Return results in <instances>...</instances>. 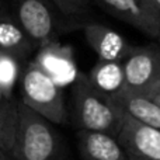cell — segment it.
I'll return each instance as SVG.
<instances>
[{"mask_svg":"<svg viewBox=\"0 0 160 160\" xmlns=\"http://www.w3.org/2000/svg\"><path fill=\"white\" fill-rule=\"evenodd\" d=\"M62 14L72 20L87 21L86 16L90 13L91 0H51Z\"/></svg>","mask_w":160,"mask_h":160,"instance_id":"2e32d148","label":"cell"},{"mask_svg":"<svg viewBox=\"0 0 160 160\" xmlns=\"http://www.w3.org/2000/svg\"><path fill=\"white\" fill-rule=\"evenodd\" d=\"M149 3L156 8V11L160 14V0H149Z\"/></svg>","mask_w":160,"mask_h":160,"instance_id":"ac0fdd59","label":"cell"},{"mask_svg":"<svg viewBox=\"0 0 160 160\" xmlns=\"http://www.w3.org/2000/svg\"><path fill=\"white\" fill-rule=\"evenodd\" d=\"M21 100L28 108L35 111L53 125L69 122V111L65 104L63 90L34 61L27 62L21 72Z\"/></svg>","mask_w":160,"mask_h":160,"instance_id":"277c9868","label":"cell"},{"mask_svg":"<svg viewBox=\"0 0 160 160\" xmlns=\"http://www.w3.org/2000/svg\"><path fill=\"white\" fill-rule=\"evenodd\" d=\"M87 78L97 90L114 97L125 88L124 62L97 61L87 73Z\"/></svg>","mask_w":160,"mask_h":160,"instance_id":"4fadbf2b","label":"cell"},{"mask_svg":"<svg viewBox=\"0 0 160 160\" xmlns=\"http://www.w3.org/2000/svg\"><path fill=\"white\" fill-rule=\"evenodd\" d=\"M21 62L0 51V88L7 98L14 100L13 91L17 80L21 78Z\"/></svg>","mask_w":160,"mask_h":160,"instance_id":"9a60e30c","label":"cell"},{"mask_svg":"<svg viewBox=\"0 0 160 160\" xmlns=\"http://www.w3.org/2000/svg\"><path fill=\"white\" fill-rule=\"evenodd\" d=\"M115 139L128 156L160 160V129L141 124L125 114Z\"/></svg>","mask_w":160,"mask_h":160,"instance_id":"52a82bcc","label":"cell"},{"mask_svg":"<svg viewBox=\"0 0 160 160\" xmlns=\"http://www.w3.org/2000/svg\"><path fill=\"white\" fill-rule=\"evenodd\" d=\"M141 93H145L148 97H150L160 107V73L158 75V78L153 80L143 91H141Z\"/></svg>","mask_w":160,"mask_h":160,"instance_id":"e0dca14e","label":"cell"},{"mask_svg":"<svg viewBox=\"0 0 160 160\" xmlns=\"http://www.w3.org/2000/svg\"><path fill=\"white\" fill-rule=\"evenodd\" d=\"M17 119V101L4 96L0 88V146L10 156ZM11 158V156H10Z\"/></svg>","mask_w":160,"mask_h":160,"instance_id":"5bb4252c","label":"cell"},{"mask_svg":"<svg viewBox=\"0 0 160 160\" xmlns=\"http://www.w3.org/2000/svg\"><path fill=\"white\" fill-rule=\"evenodd\" d=\"M125 90L143 91L160 73V42L135 47L124 61Z\"/></svg>","mask_w":160,"mask_h":160,"instance_id":"ba28073f","label":"cell"},{"mask_svg":"<svg viewBox=\"0 0 160 160\" xmlns=\"http://www.w3.org/2000/svg\"><path fill=\"white\" fill-rule=\"evenodd\" d=\"M34 62L62 88L72 86L80 73L75 61L73 48L61 44L59 41L39 47Z\"/></svg>","mask_w":160,"mask_h":160,"instance_id":"8992f818","label":"cell"},{"mask_svg":"<svg viewBox=\"0 0 160 160\" xmlns=\"http://www.w3.org/2000/svg\"><path fill=\"white\" fill-rule=\"evenodd\" d=\"M0 160H11V158L2 149V148H0Z\"/></svg>","mask_w":160,"mask_h":160,"instance_id":"d6986e66","label":"cell"},{"mask_svg":"<svg viewBox=\"0 0 160 160\" xmlns=\"http://www.w3.org/2000/svg\"><path fill=\"white\" fill-rule=\"evenodd\" d=\"M107 13L160 41V14L149 0H96Z\"/></svg>","mask_w":160,"mask_h":160,"instance_id":"5b68a950","label":"cell"},{"mask_svg":"<svg viewBox=\"0 0 160 160\" xmlns=\"http://www.w3.org/2000/svg\"><path fill=\"white\" fill-rule=\"evenodd\" d=\"M0 148H2V146H0Z\"/></svg>","mask_w":160,"mask_h":160,"instance_id":"44dd1931","label":"cell"},{"mask_svg":"<svg viewBox=\"0 0 160 160\" xmlns=\"http://www.w3.org/2000/svg\"><path fill=\"white\" fill-rule=\"evenodd\" d=\"M11 160H66L68 149L55 125L17 101Z\"/></svg>","mask_w":160,"mask_h":160,"instance_id":"7a4b0ae2","label":"cell"},{"mask_svg":"<svg viewBox=\"0 0 160 160\" xmlns=\"http://www.w3.org/2000/svg\"><path fill=\"white\" fill-rule=\"evenodd\" d=\"M82 31L88 47L97 53L98 61L124 62L136 47L129 44L115 30L96 21H84Z\"/></svg>","mask_w":160,"mask_h":160,"instance_id":"9c48e42d","label":"cell"},{"mask_svg":"<svg viewBox=\"0 0 160 160\" xmlns=\"http://www.w3.org/2000/svg\"><path fill=\"white\" fill-rule=\"evenodd\" d=\"M80 160H129L114 136L76 131Z\"/></svg>","mask_w":160,"mask_h":160,"instance_id":"8fae6325","label":"cell"},{"mask_svg":"<svg viewBox=\"0 0 160 160\" xmlns=\"http://www.w3.org/2000/svg\"><path fill=\"white\" fill-rule=\"evenodd\" d=\"M129 160H148V159H138V158H132V156H128Z\"/></svg>","mask_w":160,"mask_h":160,"instance_id":"ffe728a7","label":"cell"},{"mask_svg":"<svg viewBox=\"0 0 160 160\" xmlns=\"http://www.w3.org/2000/svg\"><path fill=\"white\" fill-rule=\"evenodd\" d=\"M112 98L128 117L148 127L160 129V107L145 93L124 88Z\"/></svg>","mask_w":160,"mask_h":160,"instance_id":"7c38bea8","label":"cell"},{"mask_svg":"<svg viewBox=\"0 0 160 160\" xmlns=\"http://www.w3.org/2000/svg\"><path fill=\"white\" fill-rule=\"evenodd\" d=\"M69 122L76 131L100 132L115 138L124 122V111L112 97L101 93L80 72L72 84Z\"/></svg>","mask_w":160,"mask_h":160,"instance_id":"6da1fadb","label":"cell"},{"mask_svg":"<svg viewBox=\"0 0 160 160\" xmlns=\"http://www.w3.org/2000/svg\"><path fill=\"white\" fill-rule=\"evenodd\" d=\"M11 13L37 49L59 41L63 34L82 30L84 24V21L72 20L62 14L51 0H11Z\"/></svg>","mask_w":160,"mask_h":160,"instance_id":"3957f363","label":"cell"},{"mask_svg":"<svg viewBox=\"0 0 160 160\" xmlns=\"http://www.w3.org/2000/svg\"><path fill=\"white\" fill-rule=\"evenodd\" d=\"M37 49L21 25L0 0V51L7 52L18 62H25Z\"/></svg>","mask_w":160,"mask_h":160,"instance_id":"30bf717a","label":"cell"}]
</instances>
